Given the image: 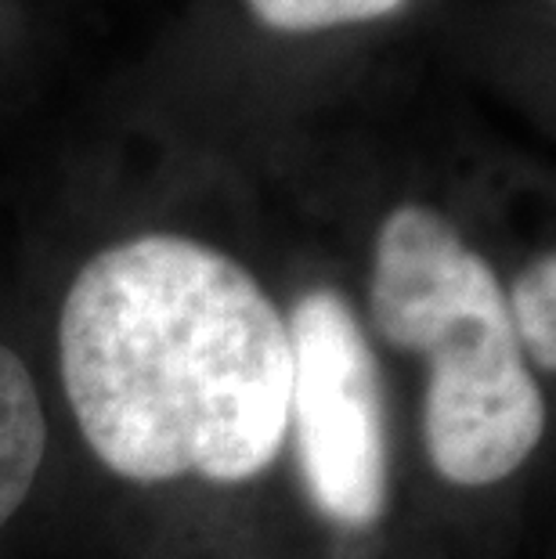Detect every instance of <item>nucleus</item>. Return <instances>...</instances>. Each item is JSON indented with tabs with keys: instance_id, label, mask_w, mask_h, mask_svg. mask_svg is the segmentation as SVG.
Returning <instances> with one entry per match:
<instances>
[{
	"instance_id": "nucleus-3",
	"label": "nucleus",
	"mask_w": 556,
	"mask_h": 559,
	"mask_svg": "<svg viewBox=\"0 0 556 559\" xmlns=\"http://www.w3.org/2000/svg\"><path fill=\"white\" fill-rule=\"evenodd\" d=\"M289 423L304 491L336 527H372L390 506V415L383 368L362 318L336 289L304 293L286 318Z\"/></svg>"
},
{
	"instance_id": "nucleus-6",
	"label": "nucleus",
	"mask_w": 556,
	"mask_h": 559,
	"mask_svg": "<svg viewBox=\"0 0 556 559\" xmlns=\"http://www.w3.org/2000/svg\"><path fill=\"white\" fill-rule=\"evenodd\" d=\"M405 0H250L253 15L271 29L311 33L390 15Z\"/></svg>"
},
{
	"instance_id": "nucleus-2",
	"label": "nucleus",
	"mask_w": 556,
	"mask_h": 559,
	"mask_svg": "<svg viewBox=\"0 0 556 559\" xmlns=\"http://www.w3.org/2000/svg\"><path fill=\"white\" fill-rule=\"evenodd\" d=\"M369 321L387 347L423 354V448L456 487L510 480L546 433V401L492 264L430 206L390 210L372 246Z\"/></svg>"
},
{
	"instance_id": "nucleus-1",
	"label": "nucleus",
	"mask_w": 556,
	"mask_h": 559,
	"mask_svg": "<svg viewBox=\"0 0 556 559\" xmlns=\"http://www.w3.org/2000/svg\"><path fill=\"white\" fill-rule=\"evenodd\" d=\"M58 368L87 448L120 480L250 484L286 444V321L239 260L185 235H138L76 271Z\"/></svg>"
},
{
	"instance_id": "nucleus-4",
	"label": "nucleus",
	"mask_w": 556,
	"mask_h": 559,
	"mask_svg": "<svg viewBox=\"0 0 556 559\" xmlns=\"http://www.w3.org/2000/svg\"><path fill=\"white\" fill-rule=\"evenodd\" d=\"M47 455V415L37 379L0 343V531L26 506Z\"/></svg>"
},
{
	"instance_id": "nucleus-5",
	"label": "nucleus",
	"mask_w": 556,
	"mask_h": 559,
	"mask_svg": "<svg viewBox=\"0 0 556 559\" xmlns=\"http://www.w3.org/2000/svg\"><path fill=\"white\" fill-rule=\"evenodd\" d=\"M513 336L524 358L535 361L542 372L553 376L556 368V257L542 253L520 271L517 282L506 289Z\"/></svg>"
}]
</instances>
